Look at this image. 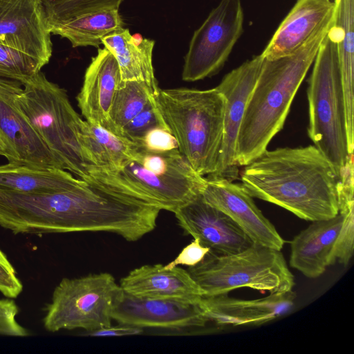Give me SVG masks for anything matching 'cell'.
Instances as JSON below:
<instances>
[{
	"mask_svg": "<svg viewBox=\"0 0 354 354\" xmlns=\"http://www.w3.org/2000/svg\"><path fill=\"white\" fill-rule=\"evenodd\" d=\"M334 10L333 0H297L261 55L272 59L294 53L333 16Z\"/></svg>",
	"mask_w": 354,
	"mask_h": 354,
	"instance_id": "d6986e66",
	"label": "cell"
},
{
	"mask_svg": "<svg viewBox=\"0 0 354 354\" xmlns=\"http://www.w3.org/2000/svg\"><path fill=\"white\" fill-rule=\"evenodd\" d=\"M333 16L294 53L263 59L250 94L236 140L238 166H245L267 149L283 127L295 95L333 23Z\"/></svg>",
	"mask_w": 354,
	"mask_h": 354,
	"instance_id": "7a4b0ae2",
	"label": "cell"
},
{
	"mask_svg": "<svg viewBox=\"0 0 354 354\" xmlns=\"http://www.w3.org/2000/svg\"><path fill=\"white\" fill-rule=\"evenodd\" d=\"M136 147L153 151H165L178 149L176 138L165 127H156L149 131Z\"/></svg>",
	"mask_w": 354,
	"mask_h": 354,
	"instance_id": "4dcf8cb0",
	"label": "cell"
},
{
	"mask_svg": "<svg viewBox=\"0 0 354 354\" xmlns=\"http://www.w3.org/2000/svg\"><path fill=\"white\" fill-rule=\"evenodd\" d=\"M123 25L118 10L108 8L48 24L51 34L67 39L73 47L99 46L105 36L122 29Z\"/></svg>",
	"mask_w": 354,
	"mask_h": 354,
	"instance_id": "cb8c5ba5",
	"label": "cell"
},
{
	"mask_svg": "<svg viewBox=\"0 0 354 354\" xmlns=\"http://www.w3.org/2000/svg\"><path fill=\"white\" fill-rule=\"evenodd\" d=\"M333 31L337 51L344 91L346 127L349 149L354 147V0H334Z\"/></svg>",
	"mask_w": 354,
	"mask_h": 354,
	"instance_id": "44dd1931",
	"label": "cell"
},
{
	"mask_svg": "<svg viewBox=\"0 0 354 354\" xmlns=\"http://www.w3.org/2000/svg\"><path fill=\"white\" fill-rule=\"evenodd\" d=\"M0 44L32 57L44 66L49 62L51 32L41 0H0Z\"/></svg>",
	"mask_w": 354,
	"mask_h": 354,
	"instance_id": "30bf717a",
	"label": "cell"
},
{
	"mask_svg": "<svg viewBox=\"0 0 354 354\" xmlns=\"http://www.w3.org/2000/svg\"><path fill=\"white\" fill-rule=\"evenodd\" d=\"M76 177L59 168H41L8 162L0 165V190L50 193L69 187Z\"/></svg>",
	"mask_w": 354,
	"mask_h": 354,
	"instance_id": "603a6c76",
	"label": "cell"
},
{
	"mask_svg": "<svg viewBox=\"0 0 354 354\" xmlns=\"http://www.w3.org/2000/svg\"><path fill=\"white\" fill-rule=\"evenodd\" d=\"M333 1H334V0H333Z\"/></svg>",
	"mask_w": 354,
	"mask_h": 354,
	"instance_id": "d590c367",
	"label": "cell"
},
{
	"mask_svg": "<svg viewBox=\"0 0 354 354\" xmlns=\"http://www.w3.org/2000/svg\"><path fill=\"white\" fill-rule=\"evenodd\" d=\"M291 290L251 300L221 295L203 297L200 305L209 322L222 326L261 325L288 313L293 307Z\"/></svg>",
	"mask_w": 354,
	"mask_h": 354,
	"instance_id": "2e32d148",
	"label": "cell"
},
{
	"mask_svg": "<svg viewBox=\"0 0 354 354\" xmlns=\"http://www.w3.org/2000/svg\"><path fill=\"white\" fill-rule=\"evenodd\" d=\"M200 302L139 297L124 292L113 308L112 318L120 324L140 328L203 327L209 320Z\"/></svg>",
	"mask_w": 354,
	"mask_h": 354,
	"instance_id": "7c38bea8",
	"label": "cell"
},
{
	"mask_svg": "<svg viewBox=\"0 0 354 354\" xmlns=\"http://www.w3.org/2000/svg\"><path fill=\"white\" fill-rule=\"evenodd\" d=\"M332 26L319 48L308 80V134L342 182L353 176V154L348 151L344 91Z\"/></svg>",
	"mask_w": 354,
	"mask_h": 354,
	"instance_id": "277c9868",
	"label": "cell"
},
{
	"mask_svg": "<svg viewBox=\"0 0 354 354\" xmlns=\"http://www.w3.org/2000/svg\"><path fill=\"white\" fill-rule=\"evenodd\" d=\"M21 83L0 78V132L12 153L10 163L62 169L15 101Z\"/></svg>",
	"mask_w": 354,
	"mask_h": 354,
	"instance_id": "9a60e30c",
	"label": "cell"
},
{
	"mask_svg": "<svg viewBox=\"0 0 354 354\" xmlns=\"http://www.w3.org/2000/svg\"><path fill=\"white\" fill-rule=\"evenodd\" d=\"M0 156L5 157L8 162H12L13 158L6 140L0 132Z\"/></svg>",
	"mask_w": 354,
	"mask_h": 354,
	"instance_id": "e575fe53",
	"label": "cell"
},
{
	"mask_svg": "<svg viewBox=\"0 0 354 354\" xmlns=\"http://www.w3.org/2000/svg\"><path fill=\"white\" fill-rule=\"evenodd\" d=\"M158 88L145 81L121 80L103 127L120 136L123 127L150 104Z\"/></svg>",
	"mask_w": 354,
	"mask_h": 354,
	"instance_id": "484cf974",
	"label": "cell"
},
{
	"mask_svg": "<svg viewBox=\"0 0 354 354\" xmlns=\"http://www.w3.org/2000/svg\"><path fill=\"white\" fill-rule=\"evenodd\" d=\"M154 98L180 153L199 175H214L223 142L224 95L216 88H159Z\"/></svg>",
	"mask_w": 354,
	"mask_h": 354,
	"instance_id": "3957f363",
	"label": "cell"
},
{
	"mask_svg": "<svg viewBox=\"0 0 354 354\" xmlns=\"http://www.w3.org/2000/svg\"><path fill=\"white\" fill-rule=\"evenodd\" d=\"M19 308L15 301L8 299H0V335L25 337L28 330L17 320Z\"/></svg>",
	"mask_w": 354,
	"mask_h": 354,
	"instance_id": "f546056e",
	"label": "cell"
},
{
	"mask_svg": "<svg viewBox=\"0 0 354 354\" xmlns=\"http://www.w3.org/2000/svg\"><path fill=\"white\" fill-rule=\"evenodd\" d=\"M206 180L201 193L206 203L229 216L254 243L277 250L283 248L285 241L242 184L215 175Z\"/></svg>",
	"mask_w": 354,
	"mask_h": 354,
	"instance_id": "8fae6325",
	"label": "cell"
},
{
	"mask_svg": "<svg viewBox=\"0 0 354 354\" xmlns=\"http://www.w3.org/2000/svg\"><path fill=\"white\" fill-rule=\"evenodd\" d=\"M263 59L260 54L245 61L226 74L215 87L225 98L223 142L219 167L215 176L227 178L236 174L234 168L238 166L236 158L237 136Z\"/></svg>",
	"mask_w": 354,
	"mask_h": 354,
	"instance_id": "4fadbf2b",
	"label": "cell"
},
{
	"mask_svg": "<svg viewBox=\"0 0 354 354\" xmlns=\"http://www.w3.org/2000/svg\"><path fill=\"white\" fill-rule=\"evenodd\" d=\"M102 44L116 59L122 81H145L158 86L152 62L154 40L136 39L129 29L122 28L105 36Z\"/></svg>",
	"mask_w": 354,
	"mask_h": 354,
	"instance_id": "7402d4cb",
	"label": "cell"
},
{
	"mask_svg": "<svg viewBox=\"0 0 354 354\" xmlns=\"http://www.w3.org/2000/svg\"><path fill=\"white\" fill-rule=\"evenodd\" d=\"M15 101L21 113L65 169L75 176H91L82 133L84 121L66 91L39 71L18 88Z\"/></svg>",
	"mask_w": 354,
	"mask_h": 354,
	"instance_id": "8992f818",
	"label": "cell"
},
{
	"mask_svg": "<svg viewBox=\"0 0 354 354\" xmlns=\"http://www.w3.org/2000/svg\"><path fill=\"white\" fill-rule=\"evenodd\" d=\"M126 293L139 297L174 299L198 303L204 292L187 270L162 264L145 265L120 280Z\"/></svg>",
	"mask_w": 354,
	"mask_h": 354,
	"instance_id": "ac0fdd59",
	"label": "cell"
},
{
	"mask_svg": "<svg viewBox=\"0 0 354 354\" xmlns=\"http://www.w3.org/2000/svg\"><path fill=\"white\" fill-rule=\"evenodd\" d=\"M187 271L203 290V297L227 295L241 288L281 294L291 291L295 285L281 250L256 243L228 255L209 252Z\"/></svg>",
	"mask_w": 354,
	"mask_h": 354,
	"instance_id": "52a82bcc",
	"label": "cell"
},
{
	"mask_svg": "<svg viewBox=\"0 0 354 354\" xmlns=\"http://www.w3.org/2000/svg\"><path fill=\"white\" fill-rule=\"evenodd\" d=\"M159 127L167 128L154 98L144 110L123 127L120 136L136 146L149 131Z\"/></svg>",
	"mask_w": 354,
	"mask_h": 354,
	"instance_id": "f1b7e54d",
	"label": "cell"
},
{
	"mask_svg": "<svg viewBox=\"0 0 354 354\" xmlns=\"http://www.w3.org/2000/svg\"><path fill=\"white\" fill-rule=\"evenodd\" d=\"M344 216L313 221L290 242V265L308 278H317L338 260Z\"/></svg>",
	"mask_w": 354,
	"mask_h": 354,
	"instance_id": "e0dca14e",
	"label": "cell"
},
{
	"mask_svg": "<svg viewBox=\"0 0 354 354\" xmlns=\"http://www.w3.org/2000/svg\"></svg>",
	"mask_w": 354,
	"mask_h": 354,
	"instance_id": "8d00e7d4",
	"label": "cell"
},
{
	"mask_svg": "<svg viewBox=\"0 0 354 354\" xmlns=\"http://www.w3.org/2000/svg\"><path fill=\"white\" fill-rule=\"evenodd\" d=\"M120 82L116 59L105 47L99 48L86 70L77 96L78 106L86 121L104 127Z\"/></svg>",
	"mask_w": 354,
	"mask_h": 354,
	"instance_id": "ffe728a7",
	"label": "cell"
},
{
	"mask_svg": "<svg viewBox=\"0 0 354 354\" xmlns=\"http://www.w3.org/2000/svg\"><path fill=\"white\" fill-rule=\"evenodd\" d=\"M123 292L108 272L64 278L46 306L44 326L52 333L78 328L89 332L109 327L113 308Z\"/></svg>",
	"mask_w": 354,
	"mask_h": 354,
	"instance_id": "ba28073f",
	"label": "cell"
},
{
	"mask_svg": "<svg viewBox=\"0 0 354 354\" xmlns=\"http://www.w3.org/2000/svg\"><path fill=\"white\" fill-rule=\"evenodd\" d=\"M123 0H41L48 24L62 22L101 9H117Z\"/></svg>",
	"mask_w": 354,
	"mask_h": 354,
	"instance_id": "4316f807",
	"label": "cell"
},
{
	"mask_svg": "<svg viewBox=\"0 0 354 354\" xmlns=\"http://www.w3.org/2000/svg\"><path fill=\"white\" fill-rule=\"evenodd\" d=\"M243 21L241 0H221L193 34L183 80L194 82L218 73L243 32Z\"/></svg>",
	"mask_w": 354,
	"mask_h": 354,
	"instance_id": "9c48e42d",
	"label": "cell"
},
{
	"mask_svg": "<svg viewBox=\"0 0 354 354\" xmlns=\"http://www.w3.org/2000/svg\"><path fill=\"white\" fill-rule=\"evenodd\" d=\"M23 290V285L5 254L0 250V292L6 297H17Z\"/></svg>",
	"mask_w": 354,
	"mask_h": 354,
	"instance_id": "1f68e13d",
	"label": "cell"
},
{
	"mask_svg": "<svg viewBox=\"0 0 354 354\" xmlns=\"http://www.w3.org/2000/svg\"><path fill=\"white\" fill-rule=\"evenodd\" d=\"M209 252V249L202 245L198 239L185 247L177 257L164 266L165 268H173L178 265L192 267L201 262L205 255Z\"/></svg>",
	"mask_w": 354,
	"mask_h": 354,
	"instance_id": "d6a6232c",
	"label": "cell"
},
{
	"mask_svg": "<svg viewBox=\"0 0 354 354\" xmlns=\"http://www.w3.org/2000/svg\"><path fill=\"white\" fill-rule=\"evenodd\" d=\"M43 67L32 57L0 44V78L22 84L41 71Z\"/></svg>",
	"mask_w": 354,
	"mask_h": 354,
	"instance_id": "83f0119b",
	"label": "cell"
},
{
	"mask_svg": "<svg viewBox=\"0 0 354 354\" xmlns=\"http://www.w3.org/2000/svg\"><path fill=\"white\" fill-rule=\"evenodd\" d=\"M243 186L253 197L316 221L339 214L340 180L315 145L266 149L245 165Z\"/></svg>",
	"mask_w": 354,
	"mask_h": 354,
	"instance_id": "6da1fadb",
	"label": "cell"
},
{
	"mask_svg": "<svg viewBox=\"0 0 354 354\" xmlns=\"http://www.w3.org/2000/svg\"><path fill=\"white\" fill-rule=\"evenodd\" d=\"M118 326H109L87 332L85 335L91 337H121L137 335L143 333L142 328L122 324Z\"/></svg>",
	"mask_w": 354,
	"mask_h": 354,
	"instance_id": "836d02e7",
	"label": "cell"
},
{
	"mask_svg": "<svg viewBox=\"0 0 354 354\" xmlns=\"http://www.w3.org/2000/svg\"><path fill=\"white\" fill-rule=\"evenodd\" d=\"M91 176L173 213L201 194L207 181L178 149L153 151L136 147L133 157L120 169L92 168Z\"/></svg>",
	"mask_w": 354,
	"mask_h": 354,
	"instance_id": "5b68a950",
	"label": "cell"
},
{
	"mask_svg": "<svg viewBox=\"0 0 354 354\" xmlns=\"http://www.w3.org/2000/svg\"><path fill=\"white\" fill-rule=\"evenodd\" d=\"M82 142L91 168L112 171L133 157L136 146L104 127L84 120ZM91 171V170H90Z\"/></svg>",
	"mask_w": 354,
	"mask_h": 354,
	"instance_id": "d4e9b609",
	"label": "cell"
},
{
	"mask_svg": "<svg viewBox=\"0 0 354 354\" xmlns=\"http://www.w3.org/2000/svg\"><path fill=\"white\" fill-rule=\"evenodd\" d=\"M174 214L187 234L216 255L245 250L254 243L225 213L206 203L201 194L178 208Z\"/></svg>",
	"mask_w": 354,
	"mask_h": 354,
	"instance_id": "5bb4252c",
	"label": "cell"
}]
</instances>
